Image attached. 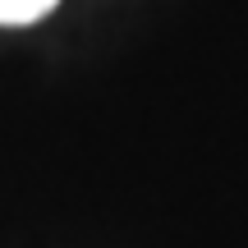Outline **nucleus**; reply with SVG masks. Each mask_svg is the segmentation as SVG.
<instances>
[{
  "label": "nucleus",
  "mask_w": 248,
  "mask_h": 248,
  "mask_svg": "<svg viewBox=\"0 0 248 248\" xmlns=\"http://www.w3.org/2000/svg\"><path fill=\"white\" fill-rule=\"evenodd\" d=\"M60 0H0V28H23V23H37L46 18Z\"/></svg>",
  "instance_id": "1"
}]
</instances>
